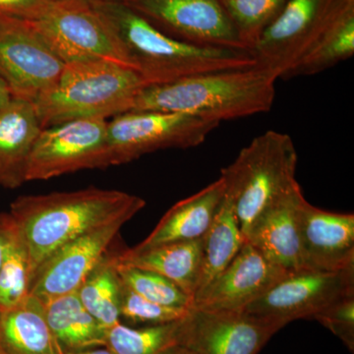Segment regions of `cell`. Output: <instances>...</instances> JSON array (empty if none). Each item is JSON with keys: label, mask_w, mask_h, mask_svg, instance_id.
<instances>
[{"label": "cell", "mask_w": 354, "mask_h": 354, "mask_svg": "<svg viewBox=\"0 0 354 354\" xmlns=\"http://www.w3.org/2000/svg\"><path fill=\"white\" fill-rule=\"evenodd\" d=\"M130 220L121 218L95 227L55 251L35 272L30 295L44 304L76 292L108 255L116 235Z\"/></svg>", "instance_id": "cell-14"}, {"label": "cell", "mask_w": 354, "mask_h": 354, "mask_svg": "<svg viewBox=\"0 0 354 354\" xmlns=\"http://www.w3.org/2000/svg\"><path fill=\"white\" fill-rule=\"evenodd\" d=\"M0 354H7L6 349H4L3 346H2L1 341H0Z\"/></svg>", "instance_id": "cell-37"}, {"label": "cell", "mask_w": 354, "mask_h": 354, "mask_svg": "<svg viewBox=\"0 0 354 354\" xmlns=\"http://www.w3.org/2000/svg\"><path fill=\"white\" fill-rule=\"evenodd\" d=\"M115 268L120 281L140 297L165 306L186 309L192 307L193 297L157 272L120 264L116 261V255Z\"/></svg>", "instance_id": "cell-28"}, {"label": "cell", "mask_w": 354, "mask_h": 354, "mask_svg": "<svg viewBox=\"0 0 354 354\" xmlns=\"http://www.w3.org/2000/svg\"><path fill=\"white\" fill-rule=\"evenodd\" d=\"M244 242L232 203L225 194L213 223L202 237L201 276L196 295L230 264Z\"/></svg>", "instance_id": "cell-24"}, {"label": "cell", "mask_w": 354, "mask_h": 354, "mask_svg": "<svg viewBox=\"0 0 354 354\" xmlns=\"http://www.w3.org/2000/svg\"><path fill=\"white\" fill-rule=\"evenodd\" d=\"M145 206V200L136 195L95 187L18 197L9 214L29 258L31 281L65 244L111 221L132 218Z\"/></svg>", "instance_id": "cell-1"}, {"label": "cell", "mask_w": 354, "mask_h": 354, "mask_svg": "<svg viewBox=\"0 0 354 354\" xmlns=\"http://www.w3.org/2000/svg\"><path fill=\"white\" fill-rule=\"evenodd\" d=\"M160 32L183 43L246 50L221 0H115Z\"/></svg>", "instance_id": "cell-10"}, {"label": "cell", "mask_w": 354, "mask_h": 354, "mask_svg": "<svg viewBox=\"0 0 354 354\" xmlns=\"http://www.w3.org/2000/svg\"><path fill=\"white\" fill-rule=\"evenodd\" d=\"M301 269L337 272L354 267V216L317 208L304 198L298 209Z\"/></svg>", "instance_id": "cell-16"}, {"label": "cell", "mask_w": 354, "mask_h": 354, "mask_svg": "<svg viewBox=\"0 0 354 354\" xmlns=\"http://www.w3.org/2000/svg\"><path fill=\"white\" fill-rule=\"evenodd\" d=\"M64 67L28 21L0 17V74L13 97L35 104L57 84Z\"/></svg>", "instance_id": "cell-12"}, {"label": "cell", "mask_w": 354, "mask_h": 354, "mask_svg": "<svg viewBox=\"0 0 354 354\" xmlns=\"http://www.w3.org/2000/svg\"><path fill=\"white\" fill-rule=\"evenodd\" d=\"M297 152L290 135L269 130L254 138L221 169L225 196L244 239L255 223L299 186Z\"/></svg>", "instance_id": "cell-5"}, {"label": "cell", "mask_w": 354, "mask_h": 354, "mask_svg": "<svg viewBox=\"0 0 354 354\" xmlns=\"http://www.w3.org/2000/svg\"><path fill=\"white\" fill-rule=\"evenodd\" d=\"M41 304L48 327L65 353L102 348L106 344V329L85 309L77 292Z\"/></svg>", "instance_id": "cell-21"}, {"label": "cell", "mask_w": 354, "mask_h": 354, "mask_svg": "<svg viewBox=\"0 0 354 354\" xmlns=\"http://www.w3.org/2000/svg\"><path fill=\"white\" fill-rule=\"evenodd\" d=\"M304 198L298 186L265 214L245 239L265 257L288 271L301 269L298 209Z\"/></svg>", "instance_id": "cell-19"}, {"label": "cell", "mask_w": 354, "mask_h": 354, "mask_svg": "<svg viewBox=\"0 0 354 354\" xmlns=\"http://www.w3.org/2000/svg\"><path fill=\"white\" fill-rule=\"evenodd\" d=\"M106 120H76L44 128L32 146L25 183L109 167Z\"/></svg>", "instance_id": "cell-8"}, {"label": "cell", "mask_w": 354, "mask_h": 354, "mask_svg": "<svg viewBox=\"0 0 354 354\" xmlns=\"http://www.w3.org/2000/svg\"><path fill=\"white\" fill-rule=\"evenodd\" d=\"M120 264L157 272L194 298L202 266V239L171 242L150 248H129L116 253Z\"/></svg>", "instance_id": "cell-20"}, {"label": "cell", "mask_w": 354, "mask_h": 354, "mask_svg": "<svg viewBox=\"0 0 354 354\" xmlns=\"http://www.w3.org/2000/svg\"><path fill=\"white\" fill-rule=\"evenodd\" d=\"M15 234V223L9 212L0 213V267Z\"/></svg>", "instance_id": "cell-33"}, {"label": "cell", "mask_w": 354, "mask_h": 354, "mask_svg": "<svg viewBox=\"0 0 354 354\" xmlns=\"http://www.w3.org/2000/svg\"><path fill=\"white\" fill-rule=\"evenodd\" d=\"M349 295H354V267L337 272L300 269L288 272L242 312L285 327L298 319L313 318Z\"/></svg>", "instance_id": "cell-11"}, {"label": "cell", "mask_w": 354, "mask_h": 354, "mask_svg": "<svg viewBox=\"0 0 354 354\" xmlns=\"http://www.w3.org/2000/svg\"><path fill=\"white\" fill-rule=\"evenodd\" d=\"M147 84L135 70L109 60L65 64L57 84L35 102L41 128L106 120L131 111Z\"/></svg>", "instance_id": "cell-4"}, {"label": "cell", "mask_w": 354, "mask_h": 354, "mask_svg": "<svg viewBox=\"0 0 354 354\" xmlns=\"http://www.w3.org/2000/svg\"><path fill=\"white\" fill-rule=\"evenodd\" d=\"M220 124L189 114L165 111L118 114L106 128L109 167L127 164L156 151L194 148Z\"/></svg>", "instance_id": "cell-7"}, {"label": "cell", "mask_w": 354, "mask_h": 354, "mask_svg": "<svg viewBox=\"0 0 354 354\" xmlns=\"http://www.w3.org/2000/svg\"><path fill=\"white\" fill-rule=\"evenodd\" d=\"M288 0H221L239 39L251 53L262 32L276 20Z\"/></svg>", "instance_id": "cell-27"}, {"label": "cell", "mask_w": 354, "mask_h": 354, "mask_svg": "<svg viewBox=\"0 0 354 354\" xmlns=\"http://www.w3.org/2000/svg\"><path fill=\"white\" fill-rule=\"evenodd\" d=\"M285 268L274 264L249 242H244L230 264L193 298V307L242 311L285 278Z\"/></svg>", "instance_id": "cell-15"}, {"label": "cell", "mask_w": 354, "mask_h": 354, "mask_svg": "<svg viewBox=\"0 0 354 354\" xmlns=\"http://www.w3.org/2000/svg\"><path fill=\"white\" fill-rule=\"evenodd\" d=\"M353 55L354 0H344L315 43L283 79L315 75Z\"/></svg>", "instance_id": "cell-23"}, {"label": "cell", "mask_w": 354, "mask_h": 354, "mask_svg": "<svg viewBox=\"0 0 354 354\" xmlns=\"http://www.w3.org/2000/svg\"><path fill=\"white\" fill-rule=\"evenodd\" d=\"M41 130L31 102L13 97L0 111V185L14 189L25 183L28 160Z\"/></svg>", "instance_id": "cell-17"}, {"label": "cell", "mask_w": 354, "mask_h": 354, "mask_svg": "<svg viewBox=\"0 0 354 354\" xmlns=\"http://www.w3.org/2000/svg\"><path fill=\"white\" fill-rule=\"evenodd\" d=\"M277 79L258 66L218 70L142 88L131 111L189 114L214 121L271 111Z\"/></svg>", "instance_id": "cell-2"}, {"label": "cell", "mask_w": 354, "mask_h": 354, "mask_svg": "<svg viewBox=\"0 0 354 354\" xmlns=\"http://www.w3.org/2000/svg\"><path fill=\"white\" fill-rule=\"evenodd\" d=\"M162 354H196L193 351H189L186 348H183L181 346H176L174 348H169V351H165Z\"/></svg>", "instance_id": "cell-36"}, {"label": "cell", "mask_w": 354, "mask_h": 354, "mask_svg": "<svg viewBox=\"0 0 354 354\" xmlns=\"http://www.w3.org/2000/svg\"><path fill=\"white\" fill-rule=\"evenodd\" d=\"M53 0H0V17L34 20Z\"/></svg>", "instance_id": "cell-32"}, {"label": "cell", "mask_w": 354, "mask_h": 354, "mask_svg": "<svg viewBox=\"0 0 354 354\" xmlns=\"http://www.w3.org/2000/svg\"><path fill=\"white\" fill-rule=\"evenodd\" d=\"M13 95L11 93L10 88L7 85L6 81L0 74V111L6 108L9 102L12 100Z\"/></svg>", "instance_id": "cell-34"}, {"label": "cell", "mask_w": 354, "mask_h": 354, "mask_svg": "<svg viewBox=\"0 0 354 354\" xmlns=\"http://www.w3.org/2000/svg\"><path fill=\"white\" fill-rule=\"evenodd\" d=\"M115 255L108 253L76 291L85 309L106 330L120 322L121 281Z\"/></svg>", "instance_id": "cell-25"}, {"label": "cell", "mask_w": 354, "mask_h": 354, "mask_svg": "<svg viewBox=\"0 0 354 354\" xmlns=\"http://www.w3.org/2000/svg\"><path fill=\"white\" fill-rule=\"evenodd\" d=\"M31 268L17 230L0 267V312L15 308L30 295Z\"/></svg>", "instance_id": "cell-29"}, {"label": "cell", "mask_w": 354, "mask_h": 354, "mask_svg": "<svg viewBox=\"0 0 354 354\" xmlns=\"http://www.w3.org/2000/svg\"><path fill=\"white\" fill-rule=\"evenodd\" d=\"M283 328L242 311L192 306L178 321V346L196 354H258Z\"/></svg>", "instance_id": "cell-13"}, {"label": "cell", "mask_w": 354, "mask_h": 354, "mask_svg": "<svg viewBox=\"0 0 354 354\" xmlns=\"http://www.w3.org/2000/svg\"><path fill=\"white\" fill-rule=\"evenodd\" d=\"M225 194V181L220 177L196 194L172 206L145 241L134 249L202 239L213 223Z\"/></svg>", "instance_id": "cell-18"}, {"label": "cell", "mask_w": 354, "mask_h": 354, "mask_svg": "<svg viewBox=\"0 0 354 354\" xmlns=\"http://www.w3.org/2000/svg\"><path fill=\"white\" fill-rule=\"evenodd\" d=\"M178 346V321L134 329L120 322L106 330L104 348L113 354H162Z\"/></svg>", "instance_id": "cell-26"}, {"label": "cell", "mask_w": 354, "mask_h": 354, "mask_svg": "<svg viewBox=\"0 0 354 354\" xmlns=\"http://www.w3.org/2000/svg\"><path fill=\"white\" fill-rule=\"evenodd\" d=\"M339 337L349 351H354V295L335 300L313 317Z\"/></svg>", "instance_id": "cell-31"}, {"label": "cell", "mask_w": 354, "mask_h": 354, "mask_svg": "<svg viewBox=\"0 0 354 354\" xmlns=\"http://www.w3.org/2000/svg\"><path fill=\"white\" fill-rule=\"evenodd\" d=\"M188 310L155 304L140 297L121 281L120 318L129 322L148 326L176 322L186 315Z\"/></svg>", "instance_id": "cell-30"}, {"label": "cell", "mask_w": 354, "mask_h": 354, "mask_svg": "<svg viewBox=\"0 0 354 354\" xmlns=\"http://www.w3.org/2000/svg\"><path fill=\"white\" fill-rule=\"evenodd\" d=\"M57 354H113L111 351H109L108 348H91L86 349V351H77V353H65V351H60L59 353Z\"/></svg>", "instance_id": "cell-35"}, {"label": "cell", "mask_w": 354, "mask_h": 354, "mask_svg": "<svg viewBox=\"0 0 354 354\" xmlns=\"http://www.w3.org/2000/svg\"><path fill=\"white\" fill-rule=\"evenodd\" d=\"M28 22L65 64L109 60L130 67L113 26L91 0H53Z\"/></svg>", "instance_id": "cell-6"}, {"label": "cell", "mask_w": 354, "mask_h": 354, "mask_svg": "<svg viewBox=\"0 0 354 354\" xmlns=\"http://www.w3.org/2000/svg\"><path fill=\"white\" fill-rule=\"evenodd\" d=\"M342 1L288 0L251 51L256 66L277 80L285 78L315 43Z\"/></svg>", "instance_id": "cell-9"}, {"label": "cell", "mask_w": 354, "mask_h": 354, "mask_svg": "<svg viewBox=\"0 0 354 354\" xmlns=\"http://www.w3.org/2000/svg\"><path fill=\"white\" fill-rule=\"evenodd\" d=\"M91 1L113 26L128 64L148 86L169 83L205 72L256 65L249 51L205 48L183 43L160 32L120 2Z\"/></svg>", "instance_id": "cell-3"}, {"label": "cell", "mask_w": 354, "mask_h": 354, "mask_svg": "<svg viewBox=\"0 0 354 354\" xmlns=\"http://www.w3.org/2000/svg\"><path fill=\"white\" fill-rule=\"evenodd\" d=\"M0 341L7 354L64 351L48 327L43 304L32 295L15 308L0 312Z\"/></svg>", "instance_id": "cell-22"}]
</instances>
